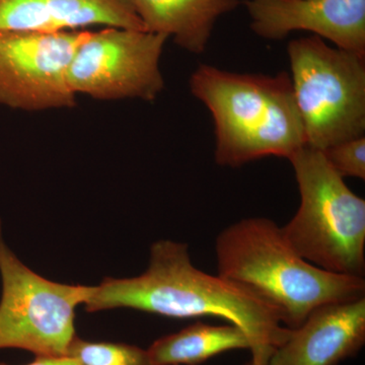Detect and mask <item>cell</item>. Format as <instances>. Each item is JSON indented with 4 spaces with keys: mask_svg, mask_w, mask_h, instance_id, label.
<instances>
[{
    "mask_svg": "<svg viewBox=\"0 0 365 365\" xmlns=\"http://www.w3.org/2000/svg\"><path fill=\"white\" fill-rule=\"evenodd\" d=\"M189 83L192 95L212 115L217 165L239 168L267 157L289 160L306 146L287 72L235 73L202 64Z\"/></svg>",
    "mask_w": 365,
    "mask_h": 365,
    "instance_id": "3",
    "label": "cell"
},
{
    "mask_svg": "<svg viewBox=\"0 0 365 365\" xmlns=\"http://www.w3.org/2000/svg\"><path fill=\"white\" fill-rule=\"evenodd\" d=\"M88 33L0 32V105L24 111L74 107L68 69Z\"/></svg>",
    "mask_w": 365,
    "mask_h": 365,
    "instance_id": "8",
    "label": "cell"
},
{
    "mask_svg": "<svg viewBox=\"0 0 365 365\" xmlns=\"http://www.w3.org/2000/svg\"><path fill=\"white\" fill-rule=\"evenodd\" d=\"M83 304L88 313L125 307L173 319H227L251 338L252 351L274 349L289 334L266 302L232 281L195 267L188 246L168 240L151 246L145 272L124 279L106 277L91 287Z\"/></svg>",
    "mask_w": 365,
    "mask_h": 365,
    "instance_id": "1",
    "label": "cell"
},
{
    "mask_svg": "<svg viewBox=\"0 0 365 365\" xmlns=\"http://www.w3.org/2000/svg\"><path fill=\"white\" fill-rule=\"evenodd\" d=\"M273 349H258L252 351V359L247 365H267L269 356Z\"/></svg>",
    "mask_w": 365,
    "mask_h": 365,
    "instance_id": "17",
    "label": "cell"
},
{
    "mask_svg": "<svg viewBox=\"0 0 365 365\" xmlns=\"http://www.w3.org/2000/svg\"><path fill=\"white\" fill-rule=\"evenodd\" d=\"M244 6L250 28L262 39L304 31L365 56V0H245Z\"/></svg>",
    "mask_w": 365,
    "mask_h": 365,
    "instance_id": "9",
    "label": "cell"
},
{
    "mask_svg": "<svg viewBox=\"0 0 365 365\" xmlns=\"http://www.w3.org/2000/svg\"><path fill=\"white\" fill-rule=\"evenodd\" d=\"M287 54L306 146L324 151L364 136L365 56L314 35L290 41Z\"/></svg>",
    "mask_w": 365,
    "mask_h": 365,
    "instance_id": "5",
    "label": "cell"
},
{
    "mask_svg": "<svg viewBox=\"0 0 365 365\" xmlns=\"http://www.w3.org/2000/svg\"><path fill=\"white\" fill-rule=\"evenodd\" d=\"M95 26L145 31L130 0H0V32L56 33Z\"/></svg>",
    "mask_w": 365,
    "mask_h": 365,
    "instance_id": "11",
    "label": "cell"
},
{
    "mask_svg": "<svg viewBox=\"0 0 365 365\" xmlns=\"http://www.w3.org/2000/svg\"><path fill=\"white\" fill-rule=\"evenodd\" d=\"M254 348L251 338L234 324L198 323L163 336L148 349L151 365H200L216 355Z\"/></svg>",
    "mask_w": 365,
    "mask_h": 365,
    "instance_id": "13",
    "label": "cell"
},
{
    "mask_svg": "<svg viewBox=\"0 0 365 365\" xmlns=\"http://www.w3.org/2000/svg\"><path fill=\"white\" fill-rule=\"evenodd\" d=\"M218 275L246 288L295 329L316 307L364 299V277L323 270L290 247L282 228L266 217L230 225L215 240Z\"/></svg>",
    "mask_w": 365,
    "mask_h": 365,
    "instance_id": "2",
    "label": "cell"
},
{
    "mask_svg": "<svg viewBox=\"0 0 365 365\" xmlns=\"http://www.w3.org/2000/svg\"><path fill=\"white\" fill-rule=\"evenodd\" d=\"M168 40L115 26L88 31L69 66V86L76 96L97 100L155 101L165 88L160 62Z\"/></svg>",
    "mask_w": 365,
    "mask_h": 365,
    "instance_id": "7",
    "label": "cell"
},
{
    "mask_svg": "<svg viewBox=\"0 0 365 365\" xmlns=\"http://www.w3.org/2000/svg\"><path fill=\"white\" fill-rule=\"evenodd\" d=\"M145 31L173 39L182 49L201 54L216 23L241 0H130Z\"/></svg>",
    "mask_w": 365,
    "mask_h": 365,
    "instance_id": "12",
    "label": "cell"
},
{
    "mask_svg": "<svg viewBox=\"0 0 365 365\" xmlns=\"http://www.w3.org/2000/svg\"><path fill=\"white\" fill-rule=\"evenodd\" d=\"M322 153L343 179L348 177L365 179V136L335 144Z\"/></svg>",
    "mask_w": 365,
    "mask_h": 365,
    "instance_id": "15",
    "label": "cell"
},
{
    "mask_svg": "<svg viewBox=\"0 0 365 365\" xmlns=\"http://www.w3.org/2000/svg\"><path fill=\"white\" fill-rule=\"evenodd\" d=\"M68 355L79 365H151L148 350L125 343L91 342L76 336Z\"/></svg>",
    "mask_w": 365,
    "mask_h": 365,
    "instance_id": "14",
    "label": "cell"
},
{
    "mask_svg": "<svg viewBox=\"0 0 365 365\" xmlns=\"http://www.w3.org/2000/svg\"><path fill=\"white\" fill-rule=\"evenodd\" d=\"M300 205L282 228L304 260L329 272L364 277L365 201L353 193L322 151L304 146L289 158Z\"/></svg>",
    "mask_w": 365,
    "mask_h": 365,
    "instance_id": "4",
    "label": "cell"
},
{
    "mask_svg": "<svg viewBox=\"0 0 365 365\" xmlns=\"http://www.w3.org/2000/svg\"><path fill=\"white\" fill-rule=\"evenodd\" d=\"M0 365H9L0 362ZM25 365H79L78 359L64 355V356H36V359L31 364Z\"/></svg>",
    "mask_w": 365,
    "mask_h": 365,
    "instance_id": "16",
    "label": "cell"
},
{
    "mask_svg": "<svg viewBox=\"0 0 365 365\" xmlns=\"http://www.w3.org/2000/svg\"><path fill=\"white\" fill-rule=\"evenodd\" d=\"M0 349L16 348L36 356H64L76 337V309L91 287L45 279L24 265L6 246L0 220Z\"/></svg>",
    "mask_w": 365,
    "mask_h": 365,
    "instance_id": "6",
    "label": "cell"
},
{
    "mask_svg": "<svg viewBox=\"0 0 365 365\" xmlns=\"http://www.w3.org/2000/svg\"><path fill=\"white\" fill-rule=\"evenodd\" d=\"M365 343V297L316 307L304 323L289 329L267 365H339Z\"/></svg>",
    "mask_w": 365,
    "mask_h": 365,
    "instance_id": "10",
    "label": "cell"
}]
</instances>
